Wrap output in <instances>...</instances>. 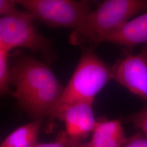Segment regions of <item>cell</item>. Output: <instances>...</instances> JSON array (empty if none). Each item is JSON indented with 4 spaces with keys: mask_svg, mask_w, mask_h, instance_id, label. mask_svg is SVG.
Here are the masks:
<instances>
[{
    "mask_svg": "<svg viewBox=\"0 0 147 147\" xmlns=\"http://www.w3.org/2000/svg\"><path fill=\"white\" fill-rule=\"evenodd\" d=\"M9 61L11 92L19 106L38 119L49 116L62 94L64 87L44 63L19 51Z\"/></svg>",
    "mask_w": 147,
    "mask_h": 147,
    "instance_id": "cell-1",
    "label": "cell"
},
{
    "mask_svg": "<svg viewBox=\"0 0 147 147\" xmlns=\"http://www.w3.org/2000/svg\"><path fill=\"white\" fill-rule=\"evenodd\" d=\"M147 11V0H106L90 11L82 24L74 30L70 42L94 47L123 26L132 16Z\"/></svg>",
    "mask_w": 147,
    "mask_h": 147,
    "instance_id": "cell-2",
    "label": "cell"
},
{
    "mask_svg": "<svg viewBox=\"0 0 147 147\" xmlns=\"http://www.w3.org/2000/svg\"><path fill=\"white\" fill-rule=\"evenodd\" d=\"M111 80H113L112 67L97 56L93 47H84L76 69L49 117L56 118L65 107L76 102L93 103L96 95Z\"/></svg>",
    "mask_w": 147,
    "mask_h": 147,
    "instance_id": "cell-3",
    "label": "cell"
},
{
    "mask_svg": "<svg viewBox=\"0 0 147 147\" xmlns=\"http://www.w3.org/2000/svg\"><path fill=\"white\" fill-rule=\"evenodd\" d=\"M34 19H39L51 27H65L75 30L84 22L90 11L87 1L18 0Z\"/></svg>",
    "mask_w": 147,
    "mask_h": 147,
    "instance_id": "cell-4",
    "label": "cell"
},
{
    "mask_svg": "<svg viewBox=\"0 0 147 147\" xmlns=\"http://www.w3.org/2000/svg\"><path fill=\"white\" fill-rule=\"evenodd\" d=\"M34 18L27 11L0 16V47L8 53L17 47L47 54L50 42L38 31Z\"/></svg>",
    "mask_w": 147,
    "mask_h": 147,
    "instance_id": "cell-5",
    "label": "cell"
},
{
    "mask_svg": "<svg viewBox=\"0 0 147 147\" xmlns=\"http://www.w3.org/2000/svg\"><path fill=\"white\" fill-rule=\"evenodd\" d=\"M113 80L147 103V44L137 54L129 53L113 67Z\"/></svg>",
    "mask_w": 147,
    "mask_h": 147,
    "instance_id": "cell-6",
    "label": "cell"
},
{
    "mask_svg": "<svg viewBox=\"0 0 147 147\" xmlns=\"http://www.w3.org/2000/svg\"><path fill=\"white\" fill-rule=\"evenodd\" d=\"M92 105L86 101L76 102L65 107L56 117L64 122L69 136L79 143L93 132L97 125Z\"/></svg>",
    "mask_w": 147,
    "mask_h": 147,
    "instance_id": "cell-7",
    "label": "cell"
},
{
    "mask_svg": "<svg viewBox=\"0 0 147 147\" xmlns=\"http://www.w3.org/2000/svg\"><path fill=\"white\" fill-rule=\"evenodd\" d=\"M104 42H111L130 50L140 44H147V11L128 21L107 37Z\"/></svg>",
    "mask_w": 147,
    "mask_h": 147,
    "instance_id": "cell-8",
    "label": "cell"
},
{
    "mask_svg": "<svg viewBox=\"0 0 147 147\" xmlns=\"http://www.w3.org/2000/svg\"><path fill=\"white\" fill-rule=\"evenodd\" d=\"M92 133L89 147H122L127 139L121 122L117 119L98 121Z\"/></svg>",
    "mask_w": 147,
    "mask_h": 147,
    "instance_id": "cell-9",
    "label": "cell"
},
{
    "mask_svg": "<svg viewBox=\"0 0 147 147\" xmlns=\"http://www.w3.org/2000/svg\"><path fill=\"white\" fill-rule=\"evenodd\" d=\"M41 124V119H37L17 128L3 141L1 147H35Z\"/></svg>",
    "mask_w": 147,
    "mask_h": 147,
    "instance_id": "cell-10",
    "label": "cell"
},
{
    "mask_svg": "<svg viewBox=\"0 0 147 147\" xmlns=\"http://www.w3.org/2000/svg\"><path fill=\"white\" fill-rule=\"evenodd\" d=\"M9 53L0 47V96L11 93Z\"/></svg>",
    "mask_w": 147,
    "mask_h": 147,
    "instance_id": "cell-11",
    "label": "cell"
},
{
    "mask_svg": "<svg viewBox=\"0 0 147 147\" xmlns=\"http://www.w3.org/2000/svg\"><path fill=\"white\" fill-rule=\"evenodd\" d=\"M126 121L140 129L147 138V104H144L142 109L126 118Z\"/></svg>",
    "mask_w": 147,
    "mask_h": 147,
    "instance_id": "cell-12",
    "label": "cell"
},
{
    "mask_svg": "<svg viewBox=\"0 0 147 147\" xmlns=\"http://www.w3.org/2000/svg\"><path fill=\"white\" fill-rule=\"evenodd\" d=\"M79 143L69 136L65 131H61L58 134L54 142L47 143H37L34 147H75Z\"/></svg>",
    "mask_w": 147,
    "mask_h": 147,
    "instance_id": "cell-13",
    "label": "cell"
},
{
    "mask_svg": "<svg viewBox=\"0 0 147 147\" xmlns=\"http://www.w3.org/2000/svg\"><path fill=\"white\" fill-rule=\"evenodd\" d=\"M15 1L0 0V16H9L20 13L16 7Z\"/></svg>",
    "mask_w": 147,
    "mask_h": 147,
    "instance_id": "cell-14",
    "label": "cell"
},
{
    "mask_svg": "<svg viewBox=\"0 0 147 147\" xmlns=\"http://www.w3.org/2000/svg\"><path fill=\"white\" fill-rule=\"evenodd\" d=\"M122 147H147V138L141 134H136L127 138Z\"/></svg>",
    "mask_w": 147,
    "mask_h": 147,
    "instance_id": "cell-15",
    "label": "cell"
},
{
    "mask_svg": "<svg viewBox=\"0 0 147 147\" xmlns=\"http://www.w3.org/2000/svg\"><path fill=\"white\" fill-rule=\"evenodd\" d=\"M75 147H88V143H83V144H79V145L75 146Z\"/></svg>",
    "mask_w": 147,
    "mask_h": 147,
    "instance_id": "cell-16",
    "label": "cell"
}]
</instances>
